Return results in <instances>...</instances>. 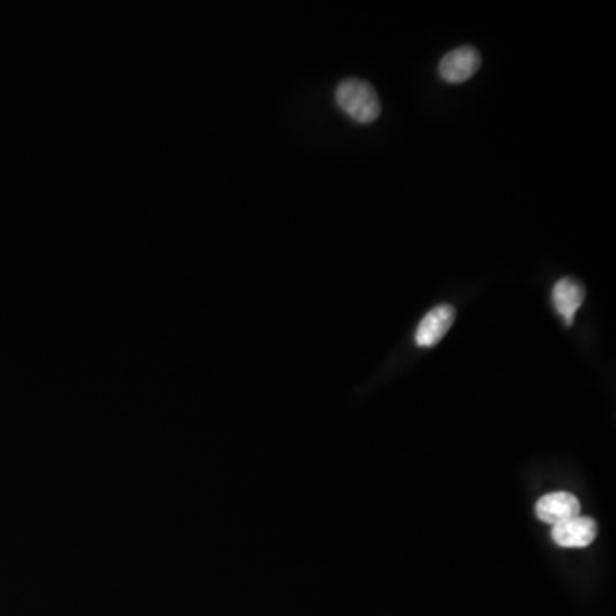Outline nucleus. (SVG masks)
<instances>
[{
  "instance_id": "f257e3e1",
  "label": "nucleus",
  "mask_w": 616,
  "mask_h": 616,
  "mask_svg": "<svg viewBox=\"0 0 616 616\" xmlns=\"http://www.w3.org/2000/svg\"><path fill=\"white\" fill-rule=\"evenodd\" d=\"M336 104L354 123L372 124L381 117V100L375 89L362 79H344L336 88Z\"/></svg>"
},
{
  "instance_id": "f03ea898",
  "label": "nucleus",
  "mask_w": 616,
  "mask_h": 616,
  "mask_svg": "<svg viewBox=\"0 0 616 616\" xmlns=\"http://www.w3.org/2000/svg\"><path fill=\"white\" fill-rule=\"evenodd\" d=\"M481 67V56L475 47H461L447 53L439 63L440 78L450 85L468 81Z\"/></svg>"
},
{
  "instance_id": "7ed1b4c3",
  "label": "nucleus",
  "mask_w": 616,
  "mask_h": 616,
  "mask_svg": "<svg viewBox=\"0 0 616 616\" xmlns=\"http://www.w3.org/2000/svg\"><path fill=\"white\" fill-rule=\"evenodd\" d=\"M598 536V526L589 517L576 516L554 526L551 538L561 548H586Z\"/></svg>"
},
{
  "instance_id": "20e7f679",
  "label": "nucleus",
  "mask_w": 616,
  "mask_h": 616,
  "mask_svg": "<svg viewBox=\"0 0 616 616\" xmlns=\"http://www.w3.org/2000/svg\"><path fill=\"white\" fill-rule=\"evenodd\" d=\"M536 516L547 525L557 526L564 520L580 516V503L573 493L555 491V493L545 495L538 500Z\"/></svg>"
},
{
  "instance_id": "39448f33",
  "label": "nucleus",
  "mask_w": 616,
  "mask_h": 616,
  "mask_svg": "<svg viewBox=\"0 0 616 616\" xmlns=\"http://www.w3.org/2000/svg\"><path fill=\"white\" fill-rule=\"evenodd\" d=\"M456 311L452 305H439L424 315L417 329V344L420 348H432L442 341L454 322Z\"/></svg>"
},
{
  "instance_id": "423d86ee",
  "label": "nucleus",
  "mask_w": 616,
  "mask_h": 616,
  "mask_svg": "<svg viewBox=\"0 0 616 616\" xmlns=\"http://www.w3.org/2000/svg\"><path fill=\"white\" fill-rule=\"evenodd\" d=\"M584 299H586V290L573 277H564L555 284L554 305L558 314L564 317L565 324H574V317L583 305Z\"/></svg>"
}]
</instances>
